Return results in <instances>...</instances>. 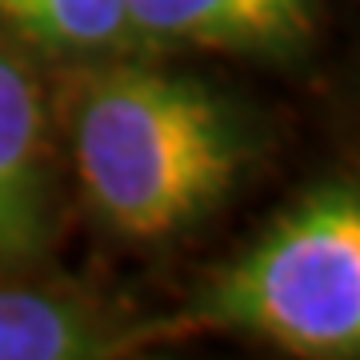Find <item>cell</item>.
Instances as JSON below:
<instances>
[{
  "instance_id": "6da1fadb",
  "label": "cell",
  "mask_w": 360,
  "mask_h": 360,
  "mask_svg": "<svg viewBox=\"0 0 360 360\" xmlns=\"http://www.w3.org/2000/svg\"><path fill=\"white\" fill-rule=\"evenodd\" d=\"M89 200L124 236H168L232 188L245 141L196 80L116 68L92 80L72 124Z\"/></svg>"
},
{
  "instance_id": "7a4b0ae2",
  "label": "cell",
  "mask_w": 360,
  "mask_h": 360,
  "mask_svg": "<svg viewBox=\"0 0 360 360\" xmlns=\"http://www.w3.org/2000/svg\"><path fill=\"white\" fill-rule=\"evenodd\" d=\"M232 324L304 356H352L360 345V200L333 184L300 200L205 304Z\"/></svg>"
},
{
  "instance_id": "3957f363",
  "label": "cell",
  "mask_w": 360,
  "mask_h": 360,
  "mask_svg": "<svg viewBox=\"0 0 360 360\" xmlns=\"http://www.w3.org/2000/svg\"><path fill=\"white\" fill-rule=\"evenodd\" d=\"M44 236L37 84L0 49V264L20 260Z\"/></svg>"
},
{
  "instance_id": "277c9868",
  "label": "cell",
  "mask_w": 360,
  "mask_h": 360,
  "mask_svg": "<svg viewBox=\"0 0 360 360\" xmlns=\"http://www.w3.org/2000/svg\"><path fill=\"white\" fill-rule=\"evenodd\" d=\"M312 0H124L129 32L148 40L264 49L309 28Z\"/></svg>"
},
{
  "instance_id": "5b68a950",
  "label": "cell",
  "mask_w": 360,
  "mask_h": 360,
  "mask_svg": "<svg viewBox=\"0 0 360 360\" xmlns=\"http://www.w3.org/2000/svg\"><path fill=\"white\" fill-rule=\"evenodd\" d=\"M108 352L80 309L40 292H0V360H77Z\"/></svg>"
},
{
  "instance_id": "8992f818",
  "label": "cell",
  "mask_w": 360,
  "mask_h": 360,
  "mask_svg": "<svg viewBox=\"0 0 360 360\" xmlns=\"http://www.w3.org/2000/svg\"><path fill=\"white\" fill-rule=\"evenodd\" d=\"M0 16L60 49H101L129 32L124 0H0Z\"/></svg>"
}]
</instances>
